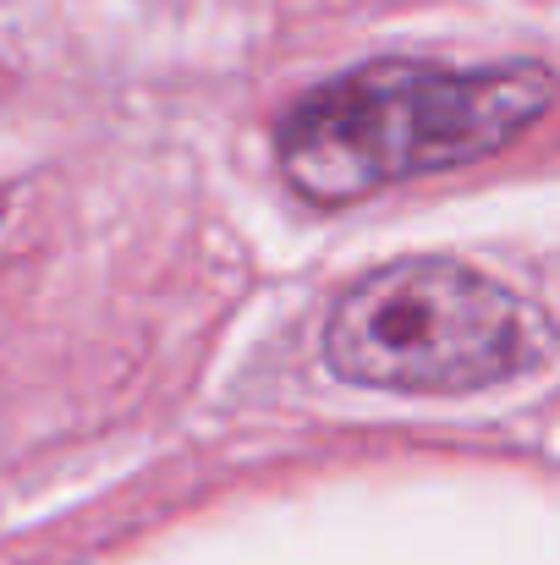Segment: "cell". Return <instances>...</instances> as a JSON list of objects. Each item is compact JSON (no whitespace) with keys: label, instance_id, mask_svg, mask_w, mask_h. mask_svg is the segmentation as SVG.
<instances>
[{"label":"cell","instance_id":"cell-1","mask_svg":"<svg viewBox=\"0 0 560 565\" xmlns=\"http://www.w3.org/2000/svg\"><path fill=\"white\" fill-rule=\"evenodd\" d=\"M556 105V77L539 61L511 66H358L281 121V171L319 203H347L423 171H451L506 149Z\"/></svg>","mask_w":560,"mask_h":565},{"label":"cell","instance_id":"cell-2","mask_svg":"<svg viewBox=\"0 0 560 565\" xmlns=\"http://www.w3.org/2000/svg\"><path fill=\"white\" fill-rule=\"evenodd\" d=\"M556 347L550 319L456 258H406L358 280L330 324L325 358L352 384L456 395L528 374Z\"/></svg>","mask_w":560,"mask_h":565}]
</instances>
